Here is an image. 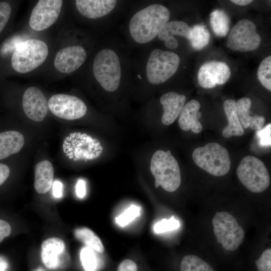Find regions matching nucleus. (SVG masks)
I'll return each instance as SVG.
<instances>
[{
	"label": "nucleus",
	"instance_id": "nucleus-36",
	"mask_svg": "<svg viewBox=\"0 0 271 271\" xmlns=\"http://www.w3.org/2000/svg\"><path fill=\"white\" fill-rule=\"evenodd\" d=\"M11 231L12 228L10 224L7 221L0 219V243L4 238L10 235Z\"/></svg>",
	"mask_w": 271,
	"mask_h": 271
},
{
	"label": "nucleus",
	"instance_id": "nucleus-15",
	"mask_svg": "<svg viewBox=\"0 0 271 271\" xmlns=\"http://www.w3.org/2000/svg\"><path fill=\"white\" fill-rule=\"evenodd\" d=\"M65 245L62 239L51 237L45 240L41 246V258L46 267L54 269L62 264Z\"/></svg>",
	"mask_w": 271,
	"mask_h": 271
},
{
	"label": "nucleus",
	"instance_id": "nucleus-40",
	"mask_svg": "<svg viewBox=\"0 0 271 271\" xmlns=\"http://www.w3.org/2000/svg\"><path fill=\"white\" fill-rule=\"evenodd\" d=\"M8 266L7 261L4 257L0 256V271H7Z\"/></svg>",
	"mask_w": 271,
	"mask_h": 271
},
{
	"label": "nucleus",
	"instance_id": "nucleus-21",
	"mask_svg": "<svg viewBox=\"0 0 271 271\" xmlns=\"http://www.w3.org/2000/svg\"><path fill=\"white\" fill-rule=\"evenodd\" d=\"M25 139L16 130L0 133V160L19 152L23 147Z\"/></svg>",
	"mask_w": 271,
	"mask_h": 271
},
{
	"label": "nucleus",
	"instance_id": "nucleus-29",
	"mask_svg": "<svg viewBox=\"0 0 271 271\" xmlns=\"http://www.w3.org/2000/svg\"><path fill=\"white\" fill-rule=\"evenodd\" d=\"M94 251L86 246L80 251L81 261L86 271H95L97 268L98 260Z\"/></svg>",
	"mask_w": 271,
	"mask_h": 271
},
{
	"label": "nucleus",
	"instance_id": "nucleus-24",
	"mask_svg": "<svg viewBox=\"0 0 271 271\" xmlns=\"http://www.w3.org/2000/svg\"><path fill=\"white\" fill-rule=\"evenodd\" d=\"M75 237L94 250L102 253L104 251L103 243L98 236L87 227L77 228L75 230Z\"/></svg>",
	"mask_w": 271,
	"mask_h": 271
},
{
	"label": "nucleus",
	"instance_id": "nucleus-35",
	"mask_svg": "<svg viewBox=\"0 0 271 271\" xmlns=\"http://www.w3.org/2000/svg\"><path fill=\"white\" fill-rule=\"evenodd\" d=\"M117 271H138L137 264L132 260L126 259L118 265Z\"/></svg>",
	"mask_w": 271,
	"mask_h": 271
},
{
	"label": "nucleus",
	"instance_id": "nucleus-25",
	"mask_svg": "<svg viewBox=\"0 0 271 271\" xmlns=\"http://www.w3.org/2000/svg\"><path fill=\"white\" fill-rule=\"evenodd\" d=\"M236 103V108L238 117L240 122L244 128H247L256 119L258 115H250V108L251 101L248 97H243L239 99Z\"/></svg>",
	"mask_w": 271,
	"mask_h": 271
},
{
	"label": "nucleus",
	"instance_id": "nucleus-3",
	"mask_svg": "<svg viewBox=\"0 0 271 271\" xmlns=\"http://www.w3.org/2000/svg\"><path fill=\"white\" fill-rule=\"evenodd\" d=\"M48 48L43 41L30 39L20 43L11 58L12 68L20 73H28L40 66L48 55Z\"/></svg>",
	"mask_w": 271,
	"mask_h": 271
},
{
	"label": "nucleus",
	"instance_id": "nucleus-22",
	"mask_svg": "<svg viewBox=\"0 0 271 271\" xmlns=\"http://www.w3.org/2000/svg\"><path fill=\"white\" fill-rule=\"evenodd\" d=\"M223 108L228 123L222 130V136L225 138L242 136L244 130L238 117L236 101L232 99H227L224 102Z\"/></svg>",
	"mask_w": 271,
	"mask_h": 271
},
{
	"label": "nucleus",
	"instance_id": "nucleus-8",
	"mask_svg": "<svg viewBox=\"0 0 271 271\" xmlns=\"http://www.w3.org/2000/svg\"><path fill=\"white\" fill-rule=\"evenodd\" d=\"M236 172L241 183L252 192L260 193L269 187L270 178L268 171L263 163L254 156L244 157Z\"/></svg>",
	"mask_w": 271,
	"mask_h": 271
},
{
	"label": "nucleus",
	"instance_id": "nucleus-14",
	"mask_svg": "<svg viewBox=\"0 0 271 271\" xmlns=\"http://www.w3.org/2000/svg\"><path fill=\"white\" fill-rule=\"evenodd\" d=\"M86 52L80 46L65 47L56 54L54 59V67L58 71L70 73L78 69L85 62Z\"/></svg>",
	"mask_w": 271,
	"mask_h": 271
},
{
	"label": "nucleus",
	"instance_id": "nucleus-6",
	"mask_svg": "<svg viewBox=\"0 0 271 271\" xmlns=\"http://www.w3.org/2000/svg\"><path fill=\"white\" fill-rule=\"evenodd\" d=\"M212 222L217 240L224 249L235 251L243 243L244 231L231 214L226 211L217 212Z\"/></svg>",
	"mask_w": 271,
	"mask_h": 271
},
{
	"label": "nucleus",
	"instance_id": "nucleus-2",
	"mask_svg": "<svg viewBox=\"0 0 271 271\" xmlns=\"http://www.w3.org/2000/svg\"><path fill=\"white\" fill-rule=\"evenodd\" d=\"M150 170L155 179V187L161 186L169 192L175 191L180 186L181 173L179 164L171 151L158 150L154 154Z\"/></svg>",
	"mask_w": 271,
	"mask_h": 271
},
{
	"label": "nucleus",
	"instance_id": "nucleus-28",
	"mask_svg": "<svg viewBox=\"0 0 271 271\" xmlns=\"http://www.w3.org/2000/svg\"><path fill=\"white\" fill-rule=\"evenodd\" d=\"M257 78L260 83L266 89L271 90V56L265 58L260 63L257 72Z\"/></svg>",
	"mask_w": 271,
	"mask_h": 271
},
{
	"label": "nucleus",
	"instance_id": "nucleus-38",
	"mask_svg": "<svg viewBox=\"0 0 271 271\" xmlns=\"http://www.w3.org/2000/svg\"><path fill=\"white\" fill-rule=\"evenodd\" d=\"M10 174V170L8 166L0 163V186L7 180Z\"/></svg>",
	"mask_w": 271,
	"mask_h": 271
},
{
	"label": "nucleus",
	"instance_id": "nucleus-5",
	"mask_svg": "<svg viewBox=\"0 0 271 271\" xmlns=\"http://www.w3.org/2000/svg\"><path fill=\"white\" fill-rule=\"evenodd\" d=\"M194 163L200 168L215 176H222L230 168L227 150L216 143H210L195 149L192 153Z\"/></svg>",
	"mask_w": 271,
	"mask_h": 271
},
{
	"label": "nucleus",
	"instance_id": "nucleus-33",
	"mask_svg": "<svg viewBox=\"0 0 271 271\" xmlns=\"http://www.w3.org/2000/svg\"><path fill=\"white\" fill-rule=\"evenodd\" d=\"M254 263L257 271H271V249L264 250Z\"/></svg>",
	"mask_w": 271,
	"mask_h": 271
},
{
	"label": "nucleus",
	"instance_id": "nucleus-1",
	"mask_svg": "<svg viewBox=\"0 0 271 271\" xmlns=\"http://www.w3.org/2000/svg\"><path fill=\"white\" fill-rule=\"evenodd\" d=\"M170 16L168 9L159 4L151 5L140 10L129 22L131 37L140 44L151 41L168 22Z\"/></svg>",
	"mask_w": 271,
	"mask_h": 271
},
{
	"label": "nucleus",
	"instance_id": "nucleus-39",
	"mask_svg": "<svg viewBox=\"0 0 271 271\" xmlns=\"http://www.w3.org/2000/svg\"><path fill=\"white\" fill-rule=\"evenodd\" d=\"M53 194L55 197L59 198L63 195V184L59 181L53 183Z\"/></svg>",
	"mask_w": 271,
	"mask_h": 271
},
{
	"label": "nucleus",
	"instance_id": "nucleus-19",
	"mask_svg": "<svg viewBox=\"0 0 271 271\" xmlns=\"http://www.w3.org/2000/svg\"><path fill=\"white\" fill-rule=\"evenodd\" d=\"M200 106V103L195 99L190 100L184 105L178 120L179 125L182 130L191 129L195 133L201 132L202 125L198 120Z\"/></svg>",
	"mask_w": 271,
	"mask_h": 271
},
{
	"label": "nucleus",
	"instance_id": "nucleus-11",
	"mask_svg": "<svg viewBox=\"0 0 271 271\" xmlns=\"http://www.w3.org/2000/svg\"><path fill=\"white\" fill-rule=\"evenodd\" d=\"M61 0H40L34 7L29 20V25L34 30L40 31L51 26L60 13Z\"/></svg>",
	"mask_w": 271,
	"mask_h": 271
},
{
	"label": "nucleus",
	"instance_id": "nucleus-13",
	"mask_svg": "<svg viewBox=\"0 0 271 271\" xmlns=\"http://www.w3.org/2000/svg\"><path fill=\"white\" fill-rule=\"evenodd\" d=\"M23 109L30 119L40 122L43 120L48 113L46 98L37 87L31 86L25 91L22 99Z\"/></svg>",
	"mask_w": 271,
	"mask_h": 271
},
{
	"label": "nucleus",
	"instance_id": "nucleus-31",
	"mask_svg": "<svg viewBox=\"0 0 271 271\" xmlns=\"http://www.w3.org/2000/svg\"><path fill=\"white\" fill-rule=\"evenodd\" d=\"M12 9L10 3L0 2V36L3 34L10 21Z\"/></svg>",
	"mask_w": 271,
	"mask_h": 271
},
{
	"label": "nucleus",
	"instance_id": "nucleus-7",
	"mask_svg": "<svg viewBox=\"0 0 271 271\" xmlns=\"http://www.w3.org/2000/svg\"><path fill=\"white\" fill-rule=\"evenodd\" d=\"M180 62V57L176 53L154 49L149 56L146 66L148 81L152 84L166 82L177 72Z\"/></svg>",
	"mask_w": 271,
	"mask_h": 271
},
{
	"label": "nucleus",
	"instance_id": "nucleus-30",
	"mask_svg": "<svg viewBox=\"0 0 271 271\" xmlns=\"http://www.w3.org/2000/svg\"><path fill=\"white\" fill-rule=\"evenodd\" d=\"M140 213L141 208L132 205L124 212L115 218V222L119 225L123 227L138 217Z\"/></svg>",
	"mask_w": 271,
	"mask_h": 271
},
{
	"label": "nucleus",
	"instance_id": "nucleus-27",
	"mask_svg": "<svg viewBox=\"0 0 271 271\" xmlns=\"http://www.w3.org/2000/svg\"><path fill=\"white\" fill-rule=\"evenodd\" d=\"M24 39L20 34H13L6 38L0 44V60L11 56L18 45L24 41Z\"/></svg>",
	"mask_w": 271,
	"mask_h": 271
},
{
	"label": "nucleus",
	"instance_id": "nucleus-4",
	"mask_svg": "<svg viewBox=\"0 0 271 271\" xmlns=\"http://www.w3.org/2000/svg\"><path fill=\"white\" fill-rule=\"evenodd\" d=\"M94 76L106 91L112 92L119 87L121 67L117 54L110 49L100 51L95 56L93 64Z\"/></svg>",
	"mask_w": 271,
	"mask_h": 271
},
{
	"label": "nucleus",
	"instance_id": "nucleus-9",
	"mask_svg": "<svg viewBox=\"0 0 271 271\" xmlns=\"http://www.w3.org/2000/svg\"><path fill=\"white\" fill-rule=\"evenodd\" d=\"M256 26L251 21L242 19L233 27L227 40V46L231 50L245 52L258 48L261 38L256 33Z\"/></svg>",
	"mask_w": 271,
	"mask_h": 271
},
{
	"label": "nucleus",
	"instance_id": "nucleus-34",
	"mask_svg": "<svg viewBox=\"0 0 271 271\" xmlns=\"http://www.w3.org/2000/svg\"><path fill=\"white\" fill-rule=\"evenodd\" d=\"M271 124H267L261 129L257 130L256 136L258 144L262 147H269L271 145Z\"/></svg>",
	"mask_w": 271,
	"mask_h": 271
},
{
	"label": "nucleus",
	"instance_id": "nucleus-37",
	"mask_svg": "<svg viewBox=\"0 0 271 271\" xmlns=\"http://www.w3.org/2000/svg\"><path fill=\"white\" fill-rule=\"evenodd\" d=\"M76 193L77 196L80 198H83L86 194V184L83 180H79L76 185Z\"/></svg>",
	"mask_w": 271,
	"mask_h": 271
},
{
	"label": "nucleus",
	"instance_id": "nucleus-42",
	"mask_svg": "<svg viewBox=\"0 0 271 271\" xmlns=\"http://www.w3.org/2000/svg\"><path fill=\"white\" fill-rule=\"evenodd\" d=\"M33 271H45V270H44L42 268H38L37 269H34V270Z\"/></svg>",
	"mask_w": 271,
	"mask_h": 271
},
{
	"label": "nucleus",
	"instance_id": "nucleus-17",
	"mask_svg": "<svg viewBox=\"0 0 271 271\" xmlns=\"http://www.w3.org/2000/svg\"><path fill=\"white\" fill-rule=\"evenodd\" d=\"M78 11L84 17L95 19L104 17L115 7V0H76L75 2Z\"/></svg>",
	"mask_w": 271,
	"mask_h": 271
},
{
	"label": "nucleus",
	"instance_id": "nucleus-20",
	"mask_svg": "<svg viewBox=\"0 0 271 271\" xmlns=\"http://www.w3.org/2000/svg\"><path fill=\"white\" fill-rule=\"evenodd\" d=\"M54 168L48 160L42 161L35 167L34 187L39 194L48 192L51 188L54 178Z\"/></svg>",
	"mask_w": 271,
	"mask_h": 271
},
{
	"label": "nucleus",
	"instance_id": "nucleus-12",
	"mask_svg": "<svg viewBox=\"0 0 271 271\" xmlns=\"http://www.w3.org/2000/svg\"><path fill=\"white\" fill-rule=\"evenodd\" d=\"M231 72L229 66L223 62L210 61L203 64L197 74L199 84L203 88L209 89L216 85H222L229 79Z\"/></svg>",
	"mask_w": 271,
	"mask_h": 271
},
{
	"label": "nucleus",
	"instance_id": "nucleus-41",
	"mask_svg": "<svg viewBox=\"0 0 271 271\" xmlns=\"http://www.w3.org/2000/svg\"><path fill=\"white\" fill-rule=\"evenodd\" d=\"M231 2L239 6H246L253 1L252 0H232Z\"/></svg>",
	"mask_w": 271,
	"mask_h": 271
},
{
	"label": "nucleus",
	"instance_id": "nucleus-26",
	"mask_svg": "<svg viewBox=\"0 0 271 271\" xmlns=\"http://www.w3.org/2000/svg\"><path fill=\"white\" fill-rule=\"evenodd\" d=\"M192 28V35L190 39L192 47L196 50H201L207 46L209 42L210 33L206 27L197 24Z\"/></svg>",
	"mask_w": 271,
	"mask_h": 271
},
{
	"label": "nucleus",
	"instance_id": "nucleus-10",
	"mask_svg": "<svg viewBox=\"0 0 271 271\" xmlns=\"http://www.w3.org/2000/svg\"><path fill=\"white\" fill-rule=\"evenodd\" d=\"M48 106L54 115L67 120L80 118L87 111L86 105L81 99L75 96L64 94H57L51 96Z\"/></svg>",
	"mask_w": 271,
	"mask_h": 271
},
{
	"label": "nucleus",
	"instance_id": "nucleus-23",
	"mask_svg": "<svg viewBox=\"0 0 271 271\" xmlns=\"http://www.w3.org/2000/svg\"><path fill=\"white\" fill-rule=\"evenodd\" d=\"M210 23L215 34L218 37H224L229 30L230 19L222 10H215L210 15Z\"/></svg>",
	"mask_w": 271,
	"mask_h": 271
},
{
	"label": "nucleus",
	"instance_id": "nucleus-32",
	"mask_svg": "<svg viewBox=\"0 0 271 271\" xmlns=\"http://www.w3.org/2000/svg\"><path fill=\"white\" fill-rule=\"evenodd\" d=\"M179 226V221L172 216L169 219H163L156 223L154 226V230L156 233H161L175 230Z\"/></svg>",
	"mask_w": 271,
	"mask_h": 271
},
{
	"label": "nucleus",
	"instance_id": "nucleus-18",
	"mask_svg": "<svg viewBox=\"0 0 271 271\" xmlns=\"http://www.w3.org/2000/svg\"><path fill=\"white\" fill-rule=\"evenodd\" d=\"M177 35L190 40L192 35V28L185 22L174 21L167 23L158 35L159 39L164 42L165 45L169 49H175L179 45L174 37Z\"/></svg>",
	"mask_w": 271,
	"mask_h": 271
},
{
	"label": "nucleus",
	"instance_id": "nucleus-16",
	"mask_svg": "<svg viewBox=\"0 0 271 271\" xmlns=\"http://www.w3.org/2000/svg\"><path fill=\"white\" fill-rule=\"evenodd\" d=\"M186 100L185 95L175 92H169L161 96L160 100L163 108L161 119L164 124L169 125L175 121L182 112Z\"/></svg>",
	"mask_w": 271,
	"mask_h": 271
}]
</instances>
